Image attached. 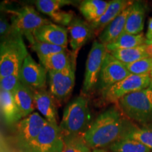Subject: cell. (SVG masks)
<instances>
[{
  "label": "cell",
  "instance_id": "2",
  "mask_svg": "<svg viewBox=\"0 0 152 152\" xmlns=\"http://www.w3.org/2000/svg\"><path fill=\"white\" fill-rule=\"evenodd\" d=\"M28 54L21 34L11 30L0 37V77L19 74Z\"/></svg>",
  "mask_w": 152,
  "mask_h": 152
},
{
  "label": "cell",
  "instance_id": "26",
  "mask_svg": "<svg viewBox=\"0 0 152 152\" xmlns=\"http://www.w3.org/2000/svg\"><path fill=\"white\" fill-rule=\"evenodd\" d=\"M110 152H151L149 148L130 138H121L108 147Z\"/></svg>",
  "mask_w": 152,
  "mask_h": 152
},
{
  "label": "cell",
  "instance_id": "15",
  "mask_svg": "<svg viewBox=\"0 0 152 152\" xmlns=\"http://www.w3.org/2000/svg\"><path fill=\"white\" fill-rule=\"evenodd\" d=\"M35 109L47 122L57 123V108L55 99L45 89L33 91Z\"/></svg>",
  "mask_w": 152,
  "mask_h": 152
},
{
  "label": "cell",
  "instance_id": "10",
  "mask_svg": "<svg viewBox=\"0 0 152 152\" xmlns=\"http://www.w3.org/2000/svg\"><path fill=\"white\" fill-rule=\"evenodd\" d=\"M64 140L58 124L47 121L42 130L24 152H62Z\"/></svg>",
  "mask_w": 152,
  "mask_h": 152
},
{
  "label": "cell",
  "instance_id": "4",
  "mask_svg": "<svg viewBox=\"0 0 152 152\" xmlns=\"http://www.w3.org/2000/svg\"><path fill=\"white\" fill-rule=\"evenodd\" d=\"M118 103L129 118L140 123L152 121V87L125 95Z\"/></svg>",
  "mask_w": 152,
  "mask_h": 152
},
{
  "label": "cell",
  "instance_id": "7",
  "mask_svg": "<svg viewBox=\"0 0 152 152\" xmlns=\"http://www.w3.org/2000/svg\"><path fill=\"white\" fill-rule=\"evenodd\" d=\"M107 52L105 45L98 40L93 42L86 61L83 85V94H88L97 85L101 70Z\"/></svg>",
  "mask_w": 152,
  "mask_h": 152
},
{
  "label": "cell",
  "instance_id": "17",
  "mask_svg": "<svg viewBox=\"0 0 152 152\" xmlns=\"http://www.w3.org/2000/svg\"><path fill=\"white\" fill-rule=\"evenodd\" d=\"M125 8L114 20L110 23L99 35V41L104 45H109L114 42L123 33L131 6Z\"/></svg>",
  "mask_w": 152,
  "mask_h": 152
},
{
  "label": "cell",
  "instance_id": "18",
  "mask_svg": "<svg viewBox=\"0 0 152 152\" xmlns=\"http://www.w3.org/2000/svg\"><path fill=\"white\" fill-rule=\"evenodd\" d=\"M39 64L48 72H58L66 70L72 62L77 59V55L66 49L64 52L56 53L47 56H38Z\"/></svg>",
  "mask_w": 152,
  "mask_h": 152
},
{
  "label": "cell",
  "instance_id": "25",
  "mask_svg": "<svg viewBox=\"0 0 152 152\" xmlns=\"http://www.w3.org/2000/svg\"><path fill=\"white\" fill-rule=\"evenodd\" d=\"M123 138H130L138 141L152 151V125L140 128L129 125Z\"/></svg>",
  "mask_w": 152,
  "mask_h": 152
},
{
  "label": "cell",
  "instance_id": "6",
  "mask_svg": "<svg viewBox=\"0 0 152 152\" xmlns=\"http://www.w3.org/2000/svg\"><path fill=\"white\" fill-rule=\"evenodd\" d=\"M11 14V30L21 34L25 37L33 34L41 26L51 22L42 16L33 7L29 5L16 9Z\"/></svg>",
  "mask_w": 152,
  "mask_h": 152
},
{
  "label": "cell",
  "instance_id": "14",
  "mask_svg": "<svg viewBox=\"0 0 152 152\" xmlns=\"http://www.w3.org/2000/svg\"><path fill=\"white\" fill-rule=\"evenodd\" d=\"M33 35L35 39L40 42L67 48L68 30L59 25L49 23L36 30Z\"/></svg>",
  "mask_w": 152,
  "mask_h": 152
},
{
  "label": "cell",
  "instance_id": "30",
  "mask_svg": "<svg viewBox=\"0 0 152 152\" xmlns=\"http://www.w3.org/2000/svg\"><path fill=\"white\" fill-rule=\"evenodd\" d=\"M127 69L133 75H150L152 72V56L126 64Z\"/></svg>",
  "mask_w": 152,
  "mask_h": 152
},
{
  "label": "cell",
  "instance_id": "24",
  "mask_svg": "<svg viewBox=\"0 0 152 152\" xmlns=\"http://www.w3.org/2000/svg\"><path fill=\"white\" fill-rule=\"evenodd\" d=\"M147 44V39L143 33L138 35L122 33L115 41L106 45V50L110 53L118 49H130Z\"/></svg>",
  "mask_w": 152,
  "mask_h": 152
},
{
  "label": "cell",
  "instance_id": "12",
  "mask_svg": "<svg viewBox=\"0 0 152 152\" xmlns=\"http://www.w3.org/2000/svg\"><path fill=\"white\" fill-rule=\"evenodd\" d=\"M48 71L28 54L19 72L20 83L33 91L45 89Z\"/></svg>",
  "mask_w": 152,
  "mask_h": 152
},
{
  "label": "cell",
  "instance_id": "13",
  "mask_svg": "<svg viewBox=\"0 0 152 152\" xmlns=\"http://www.w3.org/2000/svg\"><path fill=\"white\" fill-rule=\"evenodd\" d=\"M67 30L72 53L77 56L80 49L92 37L94 32L88 22L76 16L68 26Z\"/></svg>",
  "mask_w": 152,
  "mask_h": 152
},
{
  "label": "cell",
  "instance_id": "29",
  "mask_svg": "<svg viewBox=\"0 0 152 152\" xmlns=\"http://www.w3.org/2000/svg\"><path fill=\"white\" fill-rule=\"evenodd\" d=\"M64 140L62 152H90L92 150L85 142L83 135L66 137Z\"/></svg>",
  "mask_w": 152,
  "mask_h": 152
},
{
  "label": "cell",
  "instance_id": "5",
  "mask_svg": "<svg viewBox=\"0 0 152 152\" xmlns=\"http://www.w3.org/2000/svg\"><path fill=\"white\" fill-rule=\"evenodd\" d=\"M152 87V77L150 75H133L101 92L106 102L115 103L125 95L145 90Z\"/></svg>",
  "mask_w": 152,
  "mask_h": 152
},
{
  "label": "cell",
  "instance_id": "35",
  "mask_svg": "<svg viewBox=\"0 0 152 152\" xmlns=\"http://www.w3.org/2000/svg\"><path fill=\"white\" fill-rule=\"evenodd\" d=\"M15 9H11L10 7H9L7 4L5 3H0V12H4V11H7V12L12 13Z\"/></svg>",
  "mask_w": 152,
  "mask_h": 152
},
{
  "label": "cell",
  "instance_id": "20",
  "mask_svg": "<svg viewBox=\"0 0 152 152\" xmlns=\"http://www.w3.org/2000/svg\"><path fill=\"white\" fill-rule=\"evenodd\" d=\"M146 8L142 1H133L126 20L123 33L138 35L142 33L144 26Z\"/></svg>",
  "mask_w": 152,
  "mask_h": 152
},
{
  "label": "cell",
  "instance_id": "37",
  "mask_svg": "<svg viewBox=\"0 0 152 152\" xmlns=\"http://www.w3.org/2000/svg\"><path fill=\"white\" fill-rule=\"evenodd\" d=\"M95 151H96V152H107V151H106L104 149H96V150H95Z\"/></svg>",
  "mask_w": 152,
  "mask_h": 152
},
{
  "label": "cell",
  "instance_id": "19",
  "mask_svg": "<svg viewBox=\"0 0 152 152\" xmlns=\"http://www.w3.org/2000/svg\"><path fill=\"white\" fill-rule=\"evenodd\" d=\"M12 95L22 119L33 113L35 106L34 92L31 89L20 83Z\"/></svg>",
  "mask_w": 152,
  "mask_h": 152
},
{
  "label": "cell",
  "instance_id": "32",
  "mask_svg": "<svg viewBox=\"0 0 152 152\" xmlns=\"http://www.w3.org/2000/svg\"><path fill=\"white\" fill-rule=\"evenodd\" d=\"M74 17H75V15L73 11L60 10L51 17V18L52 19L53 21L57 23V25L58 24L59 26L64 27V26H68L71 23Z\"/></svg>",
  "mask_w": 152,
  "mask_h": 152
},
{
  "label": "cell",
  "instance_id": "38",
  "mask_svg": "<svg viewBox=\"0 0 152 152\" xmlns=\"http://www.w3.org/2000/svg\"><path fill=\"white\" fill-rule=\"evenodd\" d=\"M90 152H96V151H95V150H91V151H90Z\"/></svg>",
  "mask_w": 152,
  "mask_h": 152
},
{
  "label": "cell",
  "instance_id": "27",
  "mask_svg": "<svg viewBox=\"0 0 152 152\" xmlns=\"http://www.w3.org/2000/svg\"><path fill=\"white\" fill-rule=\"evenodd\" d=\"M26 37L31 46V48L37 53V56H49V55L56 54V53L64 52L67 49V48L37 40L34 37L33 34L26 35Z\"/></svg>",
  "mask_w": 152,
  "mask_h": 152
},
{
  "label": "cell",
  "instance_id": "11",
  "mask_svg": "<svg viewBox=\"0 0 152 152\" xmlns=\"http://www.w3.org/2000/svg\"><path fill=\"white\" fill-rule=\"evenodd\" d=\"M130 75L131 73L125 64L107 52L101 70L96 87L102 92L122 81Z\"/></svg>",
  "mask_w": 152,
  "mask_h": 152
},
{
  "label": "cell",
  "instance_id": "33",
  "mask_svg": "<svg viewBox=\"0 0 152 152\" xmlns=\"http://www.w3.org/2000/svg\"><path fill=\"white\" fill-rule=\"evenodd\" d=\"M11 31V20L2 14H0V37L7 35Z\"/></svg>",
  "mask_w": 152,
  "mask_h": 152
},
{
  "label": "cell",
  "instance_id": "28",
  "mask_svg": "<svg viewBox=\"0 0 152 152\" xmlns=\"http://www.w3.org/2000/svg\"><path fill=\"white\" fill-rule=\"evenodd\" d=\"M73 2L70 0H36L33 1V4L38 11L51 18L58 11L61 10L62 7L73 4Z\"/></svg>",
  "mask_w": 152,
  "mask_h": 152
},
{
  "label": "cell",
  "instance_id": "22",
  "mask_svg": "<svg viewBox=\"0 0 152 152\" xmlns=\"http://www.w3.org/2000/svg\"><path fill=\"white\" fill-rule=\"evenodd\" d=\"M110 54L125 65L132 64L142 58L152 56L149 46L147 44L134 48L118 49L110 52Z\"/></svg>",
  "mask_w": 152,
  "mask_h": 152
},
{
  "label": "cell",
  "instance_id": "34",
  "mask_svg": "<svg viewBox=\"0 0 152 152\" xmlns=\"http://www.w3.org/2000/svg\"><path fill=\"white\" fill-rule=\"evenodd\" d=\"M146 39H147V44L152 42V18H150L149 20L147 32L146 34Z\"/></svg>",
  "mask_w": 152,
  "mask_h": 152
},
{
  "label": "cell",
  "instance_id": "16",
  "mask_svg": "<svg viewBox=\"0 0 152 152\" xmlns=\"http://www.w3.org/2000/svg\"><path fill=\"white\" fill-rule=\"evenodd\" d=\"M133 1L125 0H113L109 1V5L104 14L96 21L90 23L94 34L100 35L104 28L121 14L125 8L132 4Z\"/></svg>",
  "mask_w": 152,
  "mask_h": 152
},
{
  "label": "cell",
  "instance_id": "21",
  "mask_svg": "<svg viewBox=\"0 0 152 152\" xmlns=\"http://www.w3.org/2000/svg\"><path fill=\"white\" fill-rule=\"evenodd\" d=\"M0 111L7 124L14 125L22 120L13 95L10 92L0 90Z\"/></svg>",
  "mask_w": 152,
  "mask_h": 152
},
{
  "label": "cell",
  "instance_id": "31",
  "mask_svg": "<svg viewBox=\"0 0 152 152\" xmlns=\"http://www.w3.org/2000/svg\"><path fill=\"white\" fill-rule=\"evenodd\" d=\"M20 83L19 74L0 77V90L12 94Z\"/></svg>",
  "mask_w": 152,
  "mask_h": 152
},
{
  "label": "cell",
  "instance_id": "9",
  "mask_svg": "<svg viewBox=\"0 0 152 152\" xmlns=\"http://www.w3.org/2000/svg\"><path fill=\"white\" fill-rule=\"evenodd\" d=\"M76 59L66 70L48 72L49 92L58 102L65 101L73 92L75 81Z\"/></svg>",
  "mask_w": 152,
  "mask_h": 152
},
{
  "label": "cell",
  "instance_id": "23",
  "mask_svg": "<svg viewBox=\"0 0 152 152\" xmlns=\"http://www.w3.org/2000/svg\"><path fill=\"white\" fill-rule=\"evenodd\" d=\"M109 5V1L103 0H85L81 1L79 10L87 22L92 23L98 20Z\"/></svg>",
  "mask_w": 152,
  "mask_h": 152
},
{
  "label": "cell",
  "instance_id": "3",
  "mask_svg": "<svg viewBox=\"0 0 152 152\" xmlns=\"http://www.w3.org/2000/svg\"><path fill=\"white\" fill-rule=\"evenodd\" d=\"M92 122L88 99L83 94L66 106L58 126L64 137L83 135Z\"/></svg>",
  "mask_w": 152,
  "mask_h": 152
},
{
  "label": "cell",
  "instance_id": "8",
  "mask_svg": "<svg viewBox=\"0 0 152 152\" xmlns=\"http://www.w3.org/2000/svg\"><path fill=\"white\" fill-rule=\"evenodd\" d=\"M47 121L37 112H33L16 123V142L20 152H24L42 130Z\"/></svg>",
  "mask_w": 152,
  "mask_h": 152
},
{
  "label": "cell",
  "instance_id": "1",
  "mask_svg": "<svg viewBox=\"0 0 152 152\" xmlns=\"http://www.w3.org/2000/svg\"><path fill=\"white\" fill-rule=\"evenodd\" d=\"M128 125L118 108L112 106L92 121L83 139L92 150L104 149L123 138Z\"/></svg>",
  "mask_w": 152,
  "mask_h": 152
},
{
  "label": "cell",
  "instance_id": "36",
  "mask_svg": "<svg viewBox=\"0 0 152 152\" xmlns=\"http://www.w3.org/2000/svg\"><path fill=\"white\" fill-rule=\"evenodd\" d=\"M147 45H148L149 46V49H150V52H151V54H152V42H150L149 44H147Z\"/></svg>",
  "mask_w": 152,
  "mask_h": 152
}]
</instances>
